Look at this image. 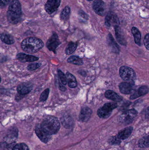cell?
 I'll use <instances>...</instances> for the list:
<instances>
[{
  "mask_svg": "<svg viewBox=\"0 0 149 150\" xmlns=\"http://www.w3.org/2000/svg\"><path fill=\"white\" fill-rule=\"evenodd\" d=\"M44 47V43L42 40L38 38L30 37L23 40L21 44L22 49L25 52L29 54L36 53Z\"/></svg>",
  "mask_w": 149,
  "mask_h": 150,
  "instance_id": "obj_1",
  "label": "cell"
},
{
  "mask_svg": "<svg viewBox=\"0 0 149 150\" xmlns=\"http://www.w3.org/2000/svg\"><path fill=\"white\" fill-rule=\"evenodd\" d=\"M39 126L43 131L50 135L57 134L60 127L57 118L50 115L45 117Z\"/></svg>",
  "mask_w": 149,
  "mask_h": 150,
  "instance_id": "obj_2",
  "label": "cell"
},
{
  "mask_svg": "<svg viewBox=\"0 0 149 150\" xmlns=\"http://www.w3.org/2000/svg\"><path fill=\"white\" fill-rule=\"evenodd\" d=\"M22 15V7L20 2L18 0H12L7 12L8 21L13 24H17L21 20Z\"/></svg>",
  "mask_w": 149,
  "mask_h": 150,
  "instance_id": "obj_3",
  "label": "cell"
},
{
  "mask_svg": "<svg viewBox=\"0 0 149 150\" xmlns=\"http://www.w3.org/2000/svg\"><path fill=\"white\" fill-rule=\"evenodd\" d=\"M117 103L115 102H110L106 103L102 107L98 109L97 114L100 118L106 119L111 115L114 109L117 107Z\"/></svg>",
  "mask_w": 149,
  "mask_h": 150,
  "instance_id": "obj_4",
  "label": "cell"
},
{
  "mask_svg": "<svg viewBox=\"0 0 149 150\" xmlns=\"http://www.w3.org/2000/svg\"><path fill=\"white\" fill-rule=\"evenodd\" d=\"M137 115V112L134 109L125 111L119 117V121L121 123L129 124L134 120Z\"/></svg>",
  "mask_w": 149,
  "mask_h": 150,
  "instance_id": "obj_5",
  "label": "cell"
},
{
  "mask_svg": "<svg viewBox=\"0 0 149 150\" xmlns=\"http://www.w3.org/2000/svg\"><path fill=\"white\" fill-rule=\"evenodd\" d=\"M120 75L122 79L126 81H133L136 76L134 70L126 66H122L120 68Z\"/></svg>",
  "mask_w": 149,
  "mask_h": 150,
  "instance_id": "obj_6",
  "label": "cell"
},
{
  "mask_svg": "<svg viewBox=\"0 0 149 150\" xmlns=\"http://www.w3.org/2000/svg\"><path fill=\"white\" fill-rule=\"evenodd\" d=\"M105 25L108 28L111 26L114 28L119 26L120 20L116 14L112 11L108 12L105 18Z\"/></svg>",
  "mask_w": 149,
  "mask_h": 150,
  "instance_id": "obj_7",
  "label": "cell"
},
{
  "mask_svg": "<svg viewBox=\"0 0 149 150\" xmlns=\"http://www.w3.org/2000/svg\"><path fill=\"white\" fill-rule=\"evenodd\" d=\"M92 8L96 14L101 16H104L106 13V4L102 0L94 1L92 4Z\"/></svg>",
  "mask_w": 149,
  "mask_h": 150,
  "instance_id": "obj_8",
  "label": "cell"
},
{
  "mask_svg": "<svg viewBox=\"0 0 149 150\" xmlns=\"http://www.w3.org/2000/svg\"><path fill=\"white\" fill-rule=\"evenodd\" d=\"M61 44L58 36L57 33H53L51 37L49 38L46 43V46L50 51H52L56 53L57 47Z\"/></svg>",
  "mask_w": 149,
  "mask_h": 150,
  "instance_id": "obj_9",
  "label": "cell"
},
{
  "mask_svg": "<svg viewBox=\"0 0 149 150\" xmlns=\"http://www.w3.org/2000/svg\"><path fill=\"white\" fill-rule=\"evenodd\" d=\"M61 0H47L45 9L49 14H52L57 11L60 6Z\"/></svg>",
  "mask_w": 149,
  "mask_h": 150,
  "instance_id": "obj_10",
  "label": "cell"
},
{
  "mask_svg": "<svg viewBox=\"0 0 149 150\" xmlns=\"http://www.w3.org/2000/svg\"><path fill=\"white\" fill-rule=\"evenodd\" d=\"M134 81H129V82H123L119 85L120 91L125 94L131 93L134 91Z\"/></svg>",
  "mask_w": 149,
  "mask_h": 150,
  "instance_id": "obj_11",
  "label": "cell"
},
{
  "mask_svg": "<svg viewBox=\"0 0 149 150\" xmlns=\"http://www.w3.org/2000/svg\"><path fill=\"white\" fill-rule=\"evenodd\" d=\"M35 132L39 139L44 143H47L51 138V135L48 134L43 131L40 127L39 125L36 127Z\"/></svg>",
  "mask_w": 149,
  "mask_h": 150,
  "instance_id": "obj_12",
  "label": "cell"
},
{
  "mask_svg": "<svg viewBox=\"0 0 149 150\" xmlns=\"http://www.w3.org/2000/svg\"><path fill=\"white\" fill-rule=\"evenodd\" d=\"M92 111L87 107L83 108L80 111L79 116L80 121L82 122H86L90 119Z\"/></svg>",
  "mask_w": 149,
  "mask_h": 150,
  "instance_id": "obj_13",
  "label": "cell"
},
{
  "mask_svg": "<svg viewBox=\"0 0 149 150\" xmlns=\"http://www.w3.org/2000/svg\"><path fill=\"white\" fill-rule=\"evenodd\" d=\"M16 58L18 60L22 62H33L39 59L36 56L25 54L23 53H20L17 54Z\"/></svg>",
  "mask_w": 149,
  "mask_h": 150,
  "instance_id": "obj_14",
  "label": "cell"
},
{
  "mask_svg": "<svg viewBox=\"0 0 149 150\" xmlns=\"http://www.w3.org/2000/svg\"><path fill=\"white\" fill-rule=\"evenodd\" d=\"M32 90V85L30 83L21 84L18 85L17 88L18 93L22 95L28 94Z\"/></svg>",
  "mask_w": 149,
  "mask_h": 150,
  "instance_id": "obj_15",
  "label": "cell"
},
{
  "mask_svg": "<svg viewBox=\"0 0 149 150\" xmlns=\"http://www.w3.org/2000/svg\"><path fill=\"white\" fill-rule=\"evenodd\" d=\"M114 28L115 30V37H116V39L118 40L119 43L122 45H127V41L125 39L124 33H123L122 30L120 29L119 26Z\"/></svg>",
  "mask_w": 149,
  "mask_h": 150,
  "instance_id": "obj_16",
  "label": "cell"
},
{
  "mask_svg": "<svg viewBox=\"0 0 149 150\" xmlns=\"http://www.w3.org/2000/svg\"><path fill=\"white\" fill-rule=\"evenodd\" d=\"M133 130V128L131 127L125 128L119 132L117 137L120 140H126L130 136Z\"/></svg>",
  "mask_w": 149,
  "mask_h": 150,
  "instance_id": "obj_17",
  "label": "cell"
},
{
  "mask_svg": "<svg viewBox=\"0 0 149 150\" xmlns=\"http://www.w3.org/2000/svg\"><path fill=\"white\" fill-rule=\"evenodd\" d=\"M149 88L148 86H143L139 88L138 91L132 94L130 97V99L131 100H134L137 98L141 96H144L148 93Z\"/></svg>",
  "mask_w": 149,
  "mask_h": 150,
  "instance_id": "obj_18",
  "label": "cell"
},
{
  "mask_svg": "<svg viewBox=\"0 0 149 150\" xmlns=\"http://www.w3.org/2000/svg\"><path fill=\"white\" fill-rule=\"evenodd\" d=\"M107 41L109 47H111L112 51L115 53H119L120 52V47L114 39L112 34L109 33L108 35Z\"/></svg>",
  "mask_w": 149,
  "mask_h": 150,
  "instance_id": "obj_19",
  "label": "cell"
},
{
  "mask_svg": "<svg viewBox=\"0 0 149 150\" xmlns=\"http://www.w3.org/2000/svg\"><path fill=\"white\" fill-rule=\"evenodd\" d=\"M105 97L108 99L111 100L116 102H120L122 100V98L117 93L111 90H108L105 93Z\"/></svg>",
  "mask_w": 149,
  "mask_h": 150,
  "instance_id": "obj_20",
  "label": "cell"
},
{
  "mask_svg": "<svg viewBox=\"0 0 149 150\" xmlns=\"http://www.w3.org/2000/svg\"><path fill=\"white\" fill-rule=\"evenodd\" d=\"M0 39L3 43L7 45H12L15 43L14 38L11 35L6 33L0 34Z\"/></svg>",
  "mask_w": 149,
  "mask_h": 150,
  "instance_id": "obj_21",
  "label": "cell"
},
{
  "mask_svg": "<svg viewBox=\"0 0 149 150\" xmlns=\"http://www.w3.org/2000/svg\"><path fill=\"white\" fill-rule=\"evenodd\" d=\"M132 34L134 38L135 42L136 45L139 46L141 45V34L140 30L136 27H133L131 30Z\"/></svg>",
  "mask_w": 149,
  "mask_h": 150,
  "instance_id": "obj_22",
  "label": "cell"
},
{
  "mask_svg": "<svg viewBox=\"0 0 149 150\" xmlns=\"http://www.w3.org/2000/svg\"><path fill=\"white\" fill-rule=\"evenodd\" d=\"M68 86L71 88H74L77 87V81L75 77L71 74L67 72L66 75Z\"/></svg>",
  "mask_w": 149,
  "mask_h": 150,
  "instance_id": "obj_23",
  "label": "cell"
},
{
  "mask_svg": "<svg viewBox=\"0 0 149 150\" xmlns=\"http://www.w3.org/2000/svg\"><path fill=\"white\" fill-rule=\"evenodd\" d=\"M61 121L63 126L66 128H69L72 127L73 121L71 116L64 115L61 118Z\"/></svg>",
  "mask_w": 149,
  "mask_h": 150,
  "instance_id": "obj_24",
  "label": "cell"
},
{
  "mask_svg": "<svg viewBox=\"0 0 149 150\" xmlns=\"http://www.w3.org/2000/svg\"><path fill=\"white\" fill-rule=\"evenodd\" d=\"M67 62L78 66H81L83 64V61L82 59L76 56H72L69 57L67 59Z\"/></svg>",
  "mask_w": 149,
  "mask_h": 150,
  "instance_id": "obj_25",
  "label": "cell"
},
{
  "mask_svg": "<svg viewBox=\"0 0 149 150\" xmlns=\"http://www.w3.org/2000/svg\"><path fill=\"white\" fill-rule=\"evenodd\" d=\"M71 15V8L69 6H66L63 10L60 15L61 19L64 21H67Z\"/></svg>",
  "mask_w": 149,
  "mask_h": 150,
  "instance_id": "obj_26",
  "label": "cell"
},
{
  "mask_svg": "<svg viewBox=\"0 0 149 150\" xmlns=\"http://www.w3.org/2000/svg\"><path fill=\"white\" fill-rule=\"evenodd\" d=\"M77 46L78 45L77 43L73 42H70L65 49V53L66 54L69 55L73 53L76 50Z\"/></svg>",
  "mask_w": 149,
  "mask_h": 150,
  "instance_id": "obj_27",
  "label": "cell"
},
{
  "mask_svg": "<svg viewBox=\"0 0 149 150\" xmlns=\"http://www.w3.org/2000/svg\"><path fill=\"white\" fill-rule=\"evenodd\" d=\"M148 136L144 137L139 141L138 145L140 148H148L149 147Z\"/></svg>",
  "mask_w": 149,
  "mask_h": 150,
  "instance_id": "obj_28",
  "label": "cell"
},
{
  "mask_svg": "<svg viewBox=\"0 0 149 150\" xmlns=\"http://www.w3.org/2000/svg\"><path fill=\"white\" fill-rule=\"evenodd\" d=\"M12 150H29V147L24 143H19L15 144Z\"/></svg>",
  "mask_w": 149,
  "mask_h": 150,
  "instance_id": "obj_29",
  "label": "cell"
},
{
  "mask_svg": "<svg viewBox=\"0 0 149 150\" xmlns=\"http://www.w3.org/2000/svg\"><path fill=\"white\" fill-rule=\"evenodd\" d=\"M58 74L61 83L64 85H66L67 83V79H66V76L59 69L58 70Z\"/></svg>",
  "mask_w": 149,
  "mask_h": 150,
  "instance_id": "obj_30",
  "label": "cell"
},
{
  "mask_svg": "<svg viewBox=\"0 0 149 150\" xmlns=\"http://www.w3.org/2000/svg\"><path fill=\"white\" fill-rule=\"evenodd\" d=\"M50 93V89L49 88L45 89L43 92L40 95L39 100L41 101H45L47 100Z\"/></svg>",
  "mask_w": 149,
  "mask_h": 150,
  "instance_id": "obj_31",
  "label": "cell"
},
{
  "mask_svg": "<svg viewBox=\"0 0 149 150\" xmlns=\"http://www.w3.org/2000/svg\"><path fill=\"white\" fill-rule=\"evenodd\" d=\"M41 67V64L38 63H32L30 64L27 67V69L29 71H31L36 70Z\"/></svg>",
  "mask_w": 149,
  "mask_h": 150,
  "instance_id": "obj_32",
  "label": "cell"
},
{
  "mask_svg": "<svg viewBox=\"0 0 149 150\" xmlns=\"http://www.w3.org/2000/svg\"><path fill=\"white\" fill-rule=\"evenodd\" d=\"M110 144L114 145V144H119L121 143V141L117 137H113L110 138L108 141Z\"/></svg>",
  "mask_w": 149,
  "mask_h": 150,
  "instance_id": "obj_33",
  "label": "cell"
},
{
  "mask_svg": "<svg viewBox=\"0 0 149 150\" xmlns=\"http://www.w3.org/2000/svg\"><path fill=\"white\" fill-rule=\"evenodd\" d=\"M149 33H148V34H146V36H145L144 40H143L144 46H145V47H146V48H147L148 50H149Z\"/></svg>",
  "mask_w": 149,
  "mask_h": 150,
  "instance_id": "obj_34",
  "label": "cell"
},
{
  "mask_svg": "<svg viewBox=\"0 0 149 150\" xmlns=\"http://www.w3.org/2000/svg\"><path fill=\"white\" fill-rule=\"evenodd\" d=\"M11 0H0V4L3 6H5L10 3Z\"/></svg>",
  "mask_w": 149,
  "mask_h": 150,
  "instance_id": "obj_35",
  "label": "cell"
},
{
  "mask_svg": "<svg viewBox=\"0 0 149 150\" xmlns=\"http://www.w3.org/2000/svg\"><path fill=\"white\" fill-rule=\"evenodd\" d=\"M24 96V95H21V94H17L16 96L15 100H19L22 99V98Z\"/></svg>",
  "mask_w": 149,
  "mask_h": 150,
  "instance_id": "obj_36",
  "label": "cell"
},
{
  "mask_svg": "<svg viewBox=\"0 0 149 150\" xmlns=\"http://www.w3.org/2000/svg\"><path fill=\"white\" fill-rule=\"evenodd\" d=\"M80 15L81 16L83 17V18H86H86H87V17H88V16H87V15L85 13V12H84L83 11V13H82V11H81V13H80Z\"/></svg>",
  "mask_w": 149,
  "mask_h": 150,
  "instance_id": "obj_37",
  "label": "cell"
},
{
  "mask_svg": "<svg viewBox=\"0 0 149 150\" xmlns=\"http://www.w3.org/2000/svg\"><path fill=\"white\" fill-rule=\"evenodd\" d=\"M59 89L60 91H65L66 90V88L60 84H59Z\"/></svg>",
  "mask_w": 149,
  "mask_h": 150,
  "instance_id": "obj_38",
  "label": "cell"
},
{
  "mask_svg": "<svg viewBox=\"0 0 149 150\" xmlns=\"http://www.w3.org/2000/svg\"><path fill=\"white\" fill-rule=\"evenodd\" d=\"M1 77H0V83H1Z\"/></svg>",
  "mask_w": 149,
  "mask_h": 150,
  "instance_id": "obj_39",
  "label": "cell"
},
{
  "mask_svg": "<svg viewBox=\"0 0 149 150\" xmlns=\"http://www.w3.org/2000/svg\"><path fill=\"white\" fill-rule=\"evenodd\" d=\"M87 1H93V0H87Z\"/></svg>",
  "mask_w": 149,
  "mask_h": 150,
  "instance_id": "obj_40",
  "label": "cell"
}]
</instances>
